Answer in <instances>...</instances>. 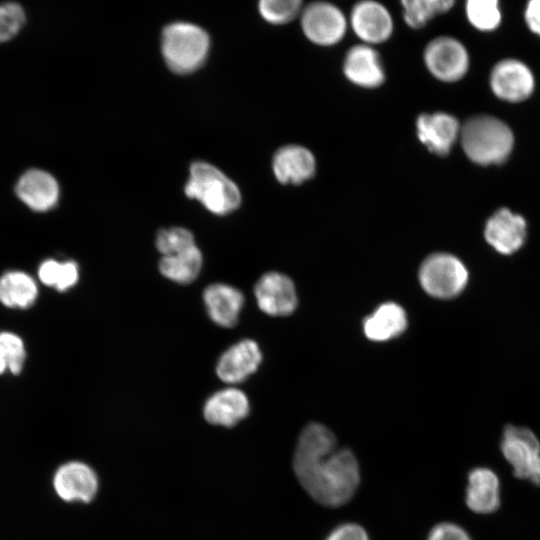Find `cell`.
Listing matches in <instances>:
<instances>
[{"mask_svg": "<svg viewBox=\"0 0 540 540\" xmlns=\"http://www.w3.org/2000/svg\"><path fill=\"white\" fill-rule=\"evenodd\" d=\"M296 477L314 500L328 507L347 503L360 482L357 459L348 449L334 450Z\"/></svg>", "mask_w": 540, "mask_h": 540, "instance_id": "obj_1", "label": "cell"}, {"mask_svg": "<svg viewBox=\"0 0 540 540\" xmlns=\"http://www.w3.org/2000/svg\"><path fill=\"white\" fill-rule=\"evenodd\" d=\"M460 140L465 154L481 165L503 162L513 147L509 127L492 116L470 118L460 128Z\"/></svg>", "mask_w": 540, "mask_h": 540, "instance_id": "obj_2", "label": "cell"}, {"mask_svg": "<svg viewBox=\"0 0 540 540\" xmlns=\"http://www.w3.org/2000/svg\"><path fill=\"white\" fill-rule=\"evenodd\" d=\"M209 49L208 33L194 23L177 21L162 30V55L175 73L188 74L198 69L205 62Z\"/></svg>", "mask_w": 540, "mask_h": 540, "instance_id": "obj_3", "label": "cell"}, {"mask_svg": "<svg viewBox=\"0 0 540 540\" xmlns=\"http://www.w3.org/2000/svg\"><path fill=\"white\" fill-rule=\"evenodd\" d=\"M185 193L219 215L236 209L241 200L238 187L219 169L202 161L191 165Z\"/></svg>", "mask_w": 540, "mask_h": 540, "instance_id": "obj_4", "label": "cell"}, {"mask_svg": "<svg viewBox=\"0 0 540 540\" xmlns=\"http://www.w3.org/2000/svg\"><path fill=\"white\" fill-rule=\"evenodd\" d=\"M299 20L304 36L318 46L340 43L349 29L348 16L339 6L326 0L306 4Z\"/></svg>", "mask_w": 540, "mask_h": 540, "instance_id": "obj_5", "label": "cell"}, {"mask_svg": "<svg viewBox=\"0 0 540 540\" xmlns=\"http://www.w3.org/2000/svg\"><path fill=\"white\" fill-rule=\"evenodd\" d=\"M419 281L429 295L449 299L464 290L468 282V271L457 257L447 253H435L427 257L420 266Z\"/></svg>", "mask_w": 540, "mask_h": 540, "instance_id": "obj_6", "label": "cell"}, {"mask_svg": "<svg viewBox=\"0 0 540 540\" xmlns=\"http://www.w3.org/2000/svg\"><path fill=\"white\" fill-rule=\"evenodd\" d=\"M501 451L512 465L514 476L540 486V442L531 430L507 426L503 432Z\"/></svg>", "mask_w": 540, "mask_h": 540, "instance_id": "obj_7", "label": "cell"}, {"mask_svg": "<svg viewBox=\"0 0 540 540\" xmlns=\"http://www.w3.org/2000/svg\"><path fill=\"white\" fill-rule=\"evenodd\" d=\"M423 59L429 72L444 82L461 79L469 68L466 47L449 35H440L430 40L424 48Z\"/></svg>", "mask_w": 540, "mask_h": 540, "instance_id": "obj_8", "label": "cell"}, {"mask_svg": "<svg viewBox=\"0 0 540 540\" xmlns=\"http://www.w3.org/2000/svg\"><path fill=\"white\" fill-rule=\"evenodd\" d=\"M347 16L349 28L361 43L374 46L386 42L393 35V16L378 0L357 1Z\"/></svg>", "mask_w": 540, "mask_h": 540, "instance_id": "obj_9", "label": "cell"}, {"mask_svg": "<svg viewBox=\"0 0 540 540\" xmlns=\"http://www.w3.org/2000/svg\"><path fill=\"white\" fill-rule=\"evenodd\" d=\"M57 496L69 503H89L98 490L95 471L81 461H69L57 468L52 478Z\"/></svg>", "mask_w": 540, "mask_h": 540, "instance_id": "obj_10", "label": "cell"}, {"mask_svg": "<svg viewBox=\"0 0 540 540\" xmlns=\"http://www.w3.org/2000/svg\"><path fill=\"white\" fill-rule=\"evenodd\" d=\"M258 307L270 316H287L297 306V295L292 280L279 272L262 275L254 287Z\"/></svg>", "mask_w": 540, "mask_h": 540, "instance_id": "obj_11", "label": "cell"}, {"mask_svg": "<svg viewBox=\"0 0 540 540\" xmlns=\"http://www.w3.org/2000/svg\"><path fill=\"white\" fill-rule=\"evenodd\" d=\"M490 85L496 96L519 102L530 96L534 89V77L523 62L516 59H504L492 69Z\"/></svg>", "mask_w": 540, "mask_h": 540, "instance_id": "obj_12", "label": "cell"}, {"mask_svg": "<svg viewBox=\"0 0 540 540\" xmlns=\"http://www.w3.org/2000/svg\"><path fill=\"white\" fill-rule=\"evenodd\" d=\"M262 353L251 339L241 340L229 347L216 366L218 377L225 383L236 384L247 379L259 367Z\"/></svg>", "mask_w": 540, "mask_h": 540, "instance_id": "obj_13", "label": "cell"}, {"mask_svg": "<svg viewBox=\"0 0 540 540\" xmlns=\"http://www.w3.org/2000/svg\"><path fill=\"white\" fill-rule=\"evenodd\" d=\"M484 236L488 244L499 253L512 254L525 241V220L508 209H500L488 219Z\"/></svg>", "mask_w": 540, "mask_h": 540, "instance_id": "obj_14", "label": "cell"}, {"mask_svg": "<svg viewBox=\"0 0 540 540\" xmlns=\"http://www.w3.org/2000/svg\"><path fill=\"white\" fill-rule=\"evenodd\" d=\"M343 72L352 83L366 88L381 85L385 78L378 52L373 46L364 43L354 45L347 51Z\"/></svg>", "mask_w": 540, "mask_h": 540, "instance_id": "obj_15", "label": "cell"}, {"mask_svg": "<svg viewBox=\"0 0 540 540\" xmlns=\"http://www.w3.org/2000/svg\"><path fill=\"white\" fill-rule=\"evenodd\" d=\"M335 448V436L327 427L319 423L308 424L297 441L293 457L295 474L324 459Z\"/></svg>", "mask_w": 540, "mask_h": 540, "instance_id": "obj_16", "label": "cell"}, {"mask_svg": "<svg viewBox=\"0 0 540 540\" xmlns=\"http://www.w3.org/2000/svg\"><path fill=\"white\" fill-rule=\"evenodd\" d=\"M417 134L431 152L446 155L458 138L460 127L458 121L449 114H422L417 119Z\"/></svg>", "mask_w": 540, "mask_h": 540, "instance_id": "obj_17", "label": "cell"}, {"mask_svg": "<svg viewBox=\"0 0 540 540\" xmlns=\"http://www.w3.org/2000/svg\"><path fill=\"white\" fill-rule=\"evenodd\" d=\"M249 413V401L237 388H225L211 395L204 404L203 414L213 425L231 427Z\"/></svg>", "mask_w": 540, "mask_h": 540, "instance_id": "obj_18", "label": "cell"}, {"mask_svg": "<svg viewBox=\"0 0 540 540\" xmlns=\"http://www.w3.org/2000/svg\"><path fill=\"white\" fill-rule=\"evenodd\" d=\"M203 301L214 323L222 327H232L239 319L244 296L240 290L231 285L214 283L205 288Z\"/></svg>", "mask_w": 540, "mask_h": 540, "instance_id": "obj_19", "label": "cell"}, {"mask_svg": "<svg viewBox=\"0 0 540 540\" xmlns=\"http://www.w3.org/2000/svg\"><path fill=\"white\" fill-rule=\"evenodd\" d=\"M16 192L31 209L47 211L56 204L59 187L52 175L42 170L32 169L19 179Z\"/></svg>", "mask_w": 540, "mask_h": 540, "instance_id": "obj_20", "label": "cell"}, {"mask_svg": "<svg viewBox=\"0 0 540 540\" xmlns=\"http://www.w3.org/2000/svg\"><path fill=\"white\" fill-rule=\"evenodd\" d=\"M313 154L305 147L288 145L280 148L273 159L277 180L283 184H299L311 178L315 172Z\"/></svg>", "mask_w": 540, "mask_h": 540, "instance_id": "obj_21", "label": "cell"}, {"mask_svg": "<svg viewBox=\"0 0 540 540\" xmlns=\"http://www.w3.org/2000/svg\"><path fill=\"white\" fill-rule=\"evenodd\" d=\"M499 480L488 468H475L468 475L466 504L478 514H490L500 505Z\"/></svg>", "mask_w": 540, "mask_h": 540, "instance_id": "obj_22", "label": "cell"}, {"mask_svg": "<svg viewBox=\"0 0 540 540\" xmlns=\"http://www.w3.org/2000/svg\"><path fill=\"white\" fill-rule=\"evenodd\" d=\"M406 327V313L400 305L394 302L383 303L363 322L364 334L373 341L392 339L400 335Z\"/></svg>", "mask_w": 540, "mask_h": 540, "instance_id": "obj_23", "label": "cell"}, {"mask_svg": "<svg viewBox=\"0 0 540 540\" xmlns=\"http://www.w3.org/2000/svg\"><path fill=\"white\" fill-rule=\"evenodd\" d=\"M38 297L35 280L25 272L9 271L0 276V303L8 308L26 309Z\"/></svg>", "mask_w": 540, "mask_h": 540, "instance_id": "obj_24", "label": "cell"}, {"mask_svg": "<svg viewBox=\"0 0 540 540\" xmlns=\"http://www.w3.org/2000/svg\"><path fill=\"white\" fill-rule=\"evenodd\" d=\"M201 266L202 254L194 244L175 253L162 256L159 262V271L173 282L188 284L197 278Z\"/></svg>", "mask_w": 540, "mask_h": 540, "instance_id": "obj_25", "label": "cell"}, {"mask_svg": "<svg viewBox=\"0 0 540 540\" xmlns=\"http://www.w3.org/2000/svg\"><path fill=\"white\" fill-rule=\"evenodd\" d=\"M402 18L411 29H422L437 16L448 13L456 0H399Z\"/></svg>", "mask_w": 540, "mask_h": 540, "instance_id": "obj_26", "label": "cell"}, {"mask_svg": "<svg viewBox=\"0 0 540 540\" xmlns=\"http://www.w3.org/2000/svg\"><path fill=\"white\" fill-rule=\"evenodd\" d=\"M38 277L42 284L64 292L78 282L79 268L74 261L59 262L49 259L40 264Z\"/></svg>", "mask_w": 540, "mask_h": 540, "instance_id": "obj_27", "label": "cell"}, {"mask_svg": "<svg viewBox=\"0 0 540 540\" xmlns=\"http://www.w3.org/2000/svg\"><path fill=\"white\" fill-rule=\"evenodd\" d=\"M465 15L470 25L481 32L496 30L502 21L499 0H466Z\"/></svg>", "mask_w": 540, "mask_h": 540, "instance_id": "obj_28", "label": "cell"}, {"mask_svg": "<svg viewBox=\"0 0 540 540\" xmlns=\"http://www.w3.org/2000/svg\"><path fill=\"white\" fill-rule=\"evenodd\" d=\"M26 350L23 340L15 333L0 332V374L9 371L19 374L24 366Z\"/></svg>", "mask_w": 540, "mask_h": 540, "instance_id": "obj_29", "label": "cell"}, {"mask_svg": "<svg viewBox=\"0 0 540 540\" xmlns=\"http://www.w3.org/2000/svg\"><path fill=\"white\" fill-rule=\"evenodd\" d=\"M304 0H258L261 17L272 25H284L299 17Z\"/></svg>", "mask_w": 540, "mask_h": 540, "instance_id": "obj_30", "label": "cell"}, {"mask_svg": "<svg viewBox=\"0 0 540 540\" xmlns=\"http://www.w3.org/2000/svg\"><path fill=\"white\" fill-rule=\"evenodd\" d=\"M26 21L23 7L16 2L0 4V43L15 37Z\"/></svg>", "mask_w": 540, "mask_h": 540, "instance_id": "obj_31", "label": "cell"}, {"mask_svg": "<svg viewBox=\"0 0 540 540\" xmlns=\"http://www.w3.org/2000/svg\"><path fill=\"white\" fill-rule=\"evenodd\" d=\"M194 244L193 234L181 227L161 230L156 237V247L162 256L175 253Z\"/></svg>", "mask_w": 540, "mask_h": 540, "instance_id": "obj_32", "label": "cell"}, {"mask_svg": "<svg viewBox=\"0 0 540 540\" xmlns=\"http://www.w3.org/2000/svg\"><path fill=\"white\" fill-rule=\"evenodd\" d=\"M427 540H471L467 532L460 526L452 523L436 525L430 532Z\"/></svg>", "mask_w": 540, "mask_h": 540, "instance_id": "obj_33", "label": "cell"}, {"mask_svg": "<svg viewBox=\"0 0 540 540\" xmlns=\"http://www.w3.org/2000/svg\"><path fill=\"white\" fill-rule=\"evenodd\" d=\"M326 540H369V538L361 526L348 523L336 527Z\"/></svg>", "mask_w": 540, "mask_h": 540, "instance_id": "obj_34", "label": "cell"}, {"mask_svg": "<svg viewBox=\"0 0 540 540\" xmlns=\"http://www.w3.org/2000/svg\"><path fill=\"white\" fill-rule=\"evenodd\" d=\"M524 19L530 31L540 37V0H528Z\"/></svg>", "mask_w": 540, "mask_h": 540, "instance_id": "obj_35", "label": "cell"}]
</instances>
